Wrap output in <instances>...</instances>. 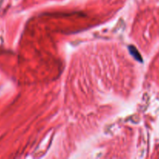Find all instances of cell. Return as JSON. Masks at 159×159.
I'll return each mask as SVG.
<instances>
[{"instance_id":"6da1fadb","label":"cell","mask_w":159,"mask_h":159,"mask_svg":"<svg viewBox=\"0 0 159 159\" xmlns=\"http://www.w3.org/2000/svg\"><path fill=\"white\" fill-rule=\"evenodd\" d=\"M129 50L130 51L131 54L134 56V58H136V60H138V61H141V57H140V55L139 54V53H138V51H136L135 48H133V47H129Z\"/></svg>"}]
</instances>
